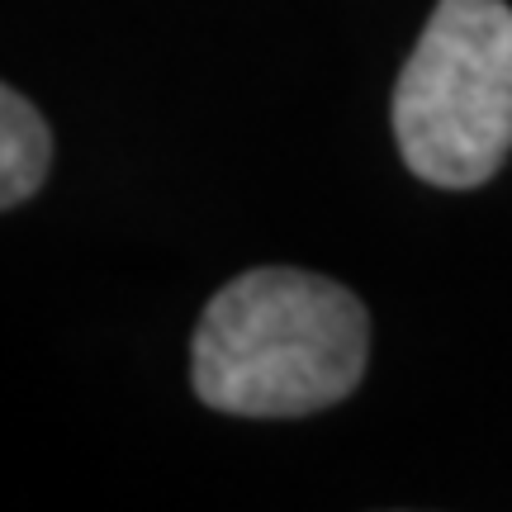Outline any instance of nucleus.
Instances as JSON below:
<instances>
[{"mask_svg": "<svg viewBox=\"0 0 512 512\" xmlns=\"http://www.w3.org/2000/svg\"><path fill=\"white\" fill-rule=\"evenodd\" d=\"M394 138L408 171L441 190H475L508 162V0H437L394 86Z\"/></svg>", "mask_w": 512, "mask_h": 512, "instance_id": "obj_2", "label": "nucleus"}, {"mask_svg": "<svg viewBox=\"0 0 512 512\" xmlns=\"http://www.w3.org/2000/svg\"><path fill=\"white\" fill-rule=\"evenodd\" d=\"M48 166H53V133L43 114L15 86H5L0 91V204L19 209L24 200H34Z\"/></svg>", "mask_w": 512, "mask_h": 512, "instance_id": "obj_3", "label": "nucleus"}, {"mask_svg": "<svg viewBox=\"0 0 512 512\" xmlns=\"http://www.w3.org/2000/svg\"><path fill=\"white\" fill-rule=\"evenodd\" d=\"M366 361L370 318L347 285L261 266L209 299L190 347V380L214 413L304 418L347 399Z\"/></svg>", "mask_w": 512, "mask_h": 512, "instance_id": "obj_1", "label": "nucleus"}]
</instances>
